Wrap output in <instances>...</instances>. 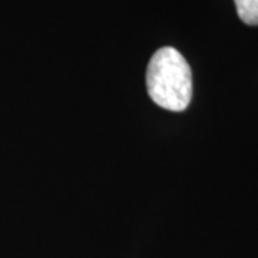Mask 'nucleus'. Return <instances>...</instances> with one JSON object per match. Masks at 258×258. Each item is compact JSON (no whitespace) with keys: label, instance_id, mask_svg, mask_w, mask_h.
Segmentation results:
<instances>
[{"label":"nucleus","instance_id":"obj_2","mask_svg":"<svg viewBox=\"0 0 258 258\" xmlns=\"http://www.w3.org/2000/svg\"><path fill=\"white\" fill-rule=\"evenodd\" d=\"M240 19L249 26H258V0H234Z\"/></svg>","mask_w":258,"mask_h":258},{"label":"nucleus","instance_id":"obj_1","mask_svg":"<svg viewBox=\"0 0 258 258\" xmlns=\"http://www.w3.org/2000/svg\"><path fill=\"white\" fill-rule=\"evenodd\" d=\"M149 98L166 111L181 112L192 98V74L185 57L174 47H161L147 69Z\"/></svg>","mask_w":258,"mask_h":258}]
</instances>
